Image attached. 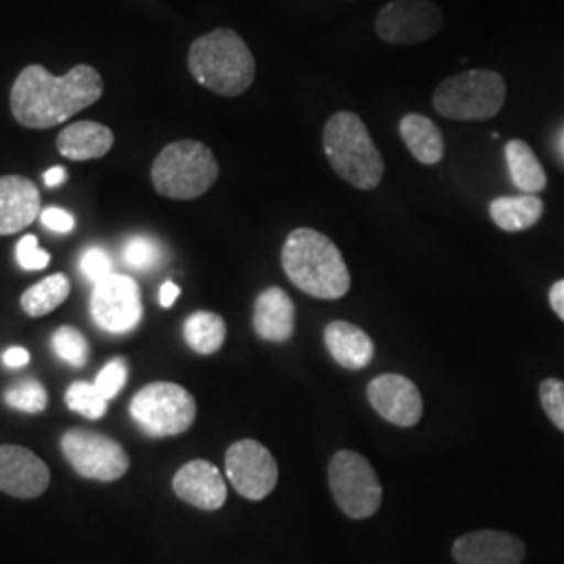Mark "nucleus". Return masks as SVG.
Returning a JSON list of instances; mask_svg holds the SVG:
<instances>
[{
	"label": "nucleus",
	"instance_id": "obj_1",
	"mask_svg": "<svg viewBox=\"0 0 564 564\" xmlns=\"http://www.w3.org/2000/svg\"><path fill=\"white\" fill-rule=\"evenodd\" d=\"M102 97L101 74L93 65H74L65 76H53L42 65L21 69L11 88V113L25 128H55Z\"/></svg>",
	"mask_w": 564,
	"mask_h": 564
},
{
	"label": "nucleus",
	"instance_id": "obj_2",
	"mask_svg": "<svg viewBox=\"0 0 564 564\" xmlns=\"http://www.w3.org/2000/svg\"><path fill=\"white\" fill-rule=\"evenodd\" d=\"M281 263L286 279L316 300H341L351 276L341 251L314 228L293 230L282 245Z\"/></svg>",
	"mask_w": 564,
	"mask_h": 564
},
{
	"label": "nucleus",
	"instance_id": "obj_3",
	"mask_svg": "<svg viewBox=\"0 0 564 564\" xmlns=\"http://www.w3.org/2000/svg\"><path fill=\"white\" fill-rule=\"evenodd\" d=\"M188 69L203 88L220 97H239L256 78V59L235 30H214L191 44Z\"/></svg>",
	"mask_w": 564,
	"mask_h": 564
},
{
	"label": "nucleus",
	"instance_id": "obj_4",
	"mask_svg": "<svg viewBox=\"0 0 564 564\" xmlns=\"http://www.w3.org/2000/svg\"><path fill=\"white\" fill-rule=\"evenodd\" d=\"M323 144L333 172L354 188L372 191L383 181V155L354 111H339L326 121Z\"/></svg>",
	"mask_w": 564,
	"mask_h": 564
},
{
	"label": "nucleus",
	"instance_id": "obj_5",
	"mask_svg": "<svg viewBox=\"0 0 564 564\" xmlns=\"http://www.w3.org/2000/svg\"><path fill=\"white\" fill-rule=\"evenodd\" d=\"M220 176L214 151L199 141L167 144L151 165L155 191L176 202H191L205 195Z\"/></svg>",
	"mask_w": 564,
	"mask_h": 564
},
{
	"label": "nucleus",
	"instance_id": "obj_6",
	"mask_svg": "<svg viewBox=\"0 0 564 564\" xmlns=\"http://www.w3.org/2000/svg\"><path fill=\"white\" fill-rule=\"evenodd\" d=\"M506 102V82L491 69H468L442 82L433 95L440 116L456 121L496 118Z\"/></svg>",
	"mask_w": 564,
	"mask_h": 564
},
{
	"label": "nucleus",
	"instance_id": "obj_7",
	"mask_svg": "<svg viewBox=\"0 0 564 564\" xmlns=\"http://www.w3.org/2000/svg\"><path fill=\"white\" fill-rule=\"evenodd\" d=\"M128 410L142 433L155 440L182 435L197 419L195 398L181 384L165 381L144 384Z\"/></svg>",
	"mask_w": 564,
	"mask_h": 564
},
{
	"label": "nucleus",
	"instance_id": "obj_8",
	"mask_svg": "<svg viewBox=\"0 0 564 564\" xmlns=\"http://www.w3.org/2000/svg\"><path fill=\"white\" fill-rule=\"evenodd\" d=\"M328 487L335 505L354 521L370 519L383 505V485L362 454L341 449L328 464Z\"/></svg>",
	"mask_w": 564,
	"mask_h": 564
},
{
	"label": "nucleus",
	"instance_id": "obj_9",
	"mask_svg": "<svg viewBox=\"0 0 564 564\" xmlns=\"http://www.w3.org/2000/svg\"><path fill=\"white\" fill-rule=\"evenodd\" d=\"M61 452L80 477L99 484H113L130 468V456L123 445L90 429L76 426L65 431L61 435Z\"/></svg>",
	"mask_w": 564,
	"mask_h": 564
},
{
	"label": "nucleus",
	"instance_id": "obj_10",
	"mask_svg": "<svg viewBox=\"0 0 564 564\" xmlns=\"http://www.w3.org/2000/svg\"><path fill=\"white\" fill-rule=\"evenodd\" d=\"M90 316L109 335H128L142 321V295L139 282L128 274L113 272L97 282L90 293Z\"/></svg>",
	"mask_w": 564,
	"mask_h": 564
},
{
	"label": "nucleus",
	"instance_id": "obj_11",
	"mask_svg": "<svg viewBox=\"0 0 564 564\" xmlns=\"http://www.w3.org/2000/svg\"><path fill=\"white\" fill-rule=\"evenodd\" d=\"M442 25L444 11L433 0H391L375 20L381 41L403 46L431 41Z\"/></svg>",
	"mask_w": 564,
	"mask_h": 564
},
{
	"label": "nucleus",
	"instance_id": "obj_12",
	"mask_svg": "<svg viewBox=\"0 0 564 564\" xmlns=\"http://www.w3.org/2000/svg\"><path fill=\"white\" fill-rule=\"evenodd\" d=\"M226 477L237 494L260 502L279 484V464L270 449L256 440H239L226 452Z\"/></svg>",
	"mask_w": 564,
	"mask_h": 564
},
{
	"label": "nucleus",
	"instance_id": "obj_13",
	"mask_svg": "<svg viewBox=\"0 0 564 564\" xmlns=\"http://www.w3.org/2000/svg\"><path fill=\"white\" fill-rule=\"evenodd\" d=\"M375 412L395 426H414L423 416V395L414 381L403 375H379L366 389Z\"/></svg>",
	"mask_w": 564,
	"mask_h": 564
},
{
	"label": "nucleus",
	"instance_id": "obj_14",
	"mask_svg": "<svg viewBox=\"0 0 564 564\" xmlns=\"http://www.w3.org/2000/svg\"><path fill=\"white\" fill-rule=\"evenodd\" d=\"M51 484V470L32 449L0 445V491L20 500L41 498Z\"/></svg>",
	"mask_w": 564,
	"mask_h": 564
},
{
	"label": "nucleus",
	"instance_id": "obj_15",
	"mask_svg": "<svg viewBox=\"0 0 564 564\" xmlns=\"http://www.w3.org/2000/svg\"><path fill=\"white\" fill-rule=\"evenodd\" d=\"M452 556L458 564H521L524 544L512 533L484 529L460 535L452 545Z\"/></svg>",
	"mask_w": 564,
	"mask_h": 564
},
{
	"label": "nucleus",
	"instance_id": "obj_16",
	"mask_svg": "<svg viewBox=\"0 0 564 564\" xmlns=\"http://www.w3.org/2000/svg\"><path fill=\"white\" fill-rule=\"evenodd\" d=\"M172 489L182 502L207 512L220 510L228 498L223 473L207 460H191L181 466L172 479Z\"/></svg>",
	"mask_w": 564,
	"mask_h": 564
},
{
	"label": "nucleus",
	"instance_id": "obj_17",
	"mask_svg": "<svg viewBox=\"0 0 564 564\" xmlns=\"http://www.w3.org/2000/svg\"><path fill=\"white\" fill-rule=\"evenodd\" d=\"M41 191L23 176H0V237L25 230L41 218Z\"/></svg>",
	"mask_w": 564,
	"mask_h": 564
},
{
	"label": "nucleus",
	"instance_id": "obj_18",
	"mask_svg": "<svg viewBox=\"0 0 564 564\" xmlns=\"http://www.w3.org/2000/svg\"><path fill=\"white\" fill-rule=\"evenodd\" d=\"M295 303L281 286H268L253 303V330L268 343H286L295 335Z\"/></svg>",
	"mask_w": 564,
	"mask_h": 564
},
{
	"label": "nucleus",
	"instance_id": "obj_19",
	"mask_svg": "<svg viewBox=\"0 0 564 564\" xmlns=\"http://www.w3.org/2000/svg\"><path fill=\"white\" fill-rule=\"evenodd\" d=\"M324 345L330 358L345 370H364L375 360V343L356 324L345 321L326 324Z\"/></svg>",
	"mask_w": 564,
	"mask_h": 564
},
{
	"label": "nucleus",
	"instance_id": "obj_20",
	"mask_svg": "<svg viewBox=\"0 0 564 564\" xmlns=\"http://www.w3.org/2000/svg\"><path fill=\"white\" fill-rule=\"evenodd\" d=\"M116 142L111 128L99 121H76L65 126L57 137L61 155L72 162H88L105 158Z\"/></svg>",
	"mask_w": 564,
	"mask_h": 564
},
{
	"label": "nucleus",
	"instance_id": "obj_21",
	"mask_svg": "<svg viewBox=\"0 0 564 564\" xmlns=\"http://www.w3.org/2000/svg\"><path fill=\"white\" fill-rule=\"evenodd\" d=\"M400 134L416 162L423 165H437L444 160V134L431 118L421 113L403 116L400 121Z\"/></svg>",
	"mask_w": 564,
	"mask_h": 564
},
{
	"label": "nucleus",
	"instance_id": "obj_22",
	"mask_svg": "<svg viewBox=\"0 0 564 564\" xmlns=\"http://www.w3.org/2000/svg\"><path fill=\"white\" fill-rule=\"evenodd\" d=\"M489 216L505 232H523L544 216V202L538 195L498 197L489 203Z\"/></svg>",
	"mask_w": 564,
	"mask_h": 564
},
{
	"label": "nucleus",
	"instance_id": "obj_23",
	"mask_svg": "<svg viewBox=\"0 0 564 564\" xmlns=\"http://www.w3.org/2000/svg\"><path fill=\"white\" fill-rule=\"evenodd\" d=\"M506 163L510 170V178L523 191L524 195H538L547 186V176L533 149L521 141L512 139L506 142Z\"/></svg>",
	"mask_w": 564,
	"mask_h": 564
},
{
	"label": "nucleus",
	"instance_id": "obj_24",
	"mask_svg": "<svg viewBox=\"0 0 564 564\" xmlns=\"http://www.w3.org/2000/svg\"><path fill=\"white\" fill-rule=\"evenodd\" d=\"M182 335L186 345L199 354V356H214L223 349L226 341V323L223 316L214 314V312H195L191 314L184 326H182Z\"/></svg>",
	"mask_w": 564,
	"mask_h": 564
},
{
	"label": "nucleus",
	"instance_id": "obj_25",
	"mask_svg": "<svg viewBox=\"0 0 564 564\" xmlns=\"http://www.w3.org/2000/svg\"><path fill=\"white\" fill-rule=\"evenodd\" d=\"M72 293V282L65 274H53L44 281L32 284L23 295H21V310L30 318H42L51 312H55L61 303L69 297Z\"/></svg>",
	"mask_w": 564,
	"mask_h": 564
},
{
	"label": "nucleus",
	"instance_id": "obj_26",
	"mask_svg": "<svg viewBox=\"0 0 564 564\" xmlns=\"http://www.w3.org/2000/svg\"><path fill=\"white\" fill-rule=\"evenodd\" d=\"M2 400L11 410L25 412V414H41L48 405V393L41 381L21 379L18 383L9 384L4 389Z\"/></svg>",
	"mask_w": 564,
	"mask_h": 564
},
{
	"label": "nucleus",
	"instance_id": "obj_27",
	"mask_svg": "<svg viewBox=\"0 0 564 564\" xmlns=\"http://www.w3.org/2000/svg\"><path fill=\"white\" fill-rule=\"evenodd\" d=\"M65 405L82 416H86L88 421H99L107 414L109 400L102 398L97 384L76 381V383L69 384L65 391Z\"/></svg>",
	"mask_w": 564,
	"mask_h": 564
},
{
	"label": "nucleus",
	"instance_id": "obj_28",
	"mask_svg": "<svg viewBox=\"0 0 564 564\" xmlns=\"http://www.w3.org/2000/svg\"><path fill=\"white\" fill-rule=\"evenodd\" d=\"M123 263L137 272H153L163 262V247L151 237H130L121 249Z\"/></svg>",
	"mask_w": 564,
	"mask_h": 564
},
{
	"label": "nucleus",
	"instance_id": "obj_29",
	"mask_svg": "<svg viewBox=\"0 0 564 564\" xmlns=\"http://www.w3.org/2000/svg\"><path fill=\"white\" fill-rule=\"evenodd\" d=\"M51 347L61 362L69 364L72 368H82L88 364L90 347L86 337L74 326H59L51 337Z\"/></svg>",
	"mask_w": 564,
	"mask_h": 564
},
{
	"label": "nucleus",
	"instance_id": "obj_30",
	"mask_svg": "<svg viewBox=\"0 0 564 564\" xmlns=\"http://www.w3.org/2000/svg\"><path fill=\"white\" fill-rule=\"evenodd\" d=\"M128 362L126 358H113L102 366L101 372L97 375V389L101 391L105 400H113L121 393V389L128 383Z\"/></svg>",
	"mask_w": 564,
	"mask_h": 564
},
{
	"label": "nucleus",
	"instance_id": "obj_31",
	"mask_svg": "<svg viewBox=\"0 0 564 564\" xmlns=\"http://www.w3.org/2000/svg\"><path fill=\"white\" fill-rule=\"evenodd\" d=\"M80 274L93 286L113 274V260L102 247H88L80 258Z\"/></svg>",
	"mask_w": 564,
	"mask_h": 564
},
{
	"label": "nucleus",
	"instance_id": "obj_32",
	"mask_svg": "<svg viewBox=\"0 0 564 564\" xmlns=\"http://www.w3.org/2000/svg\"><path fill=\"white\" fill-rule=\"evenodd\" d=\"M540 402L550 423L564 433V381L545 379L540 384Z\"/></svg>",
	"mask_w": 564,
	"mask_h": 564
},
{
	"label": "nucleus",
	"instance_id": "obj_33",
	"mask_svg": "<svg viewBox=\"0 0 564 564\" xmlns=\"http://www.w3.org/2000/svg\"><path fill=\"white\" fill-rule=\"evenodd\" d=\"M15 258L20 263L21 270L25 272H36V270H44L51 263V253H46L41 249L39 239L34 235H25L18 247H15Z\"/></svg>",
	"mask_w": 564,
	"mask_h": 564
},
{
	"label": "nucleus",
	"instance_id": "obj_34",
	"mask_svg": "<svg viewBox=\"0 0 564 564\" xmlns=\"http://www.w3.org/2000/svg\"><path fill=\"white\" fill-rule=\"evenodd\" d=\"M41 223L44 224V228L57 232V235H67L76 228V220L69 212L61 209V207H46L42 209Z\"/></svg>",
	"mask_w": 564,
	"mask_h": 564
},
{
	"label": "nucleus",
	"instance_id": "obj_35",
	"mask_svg": "<svg viewBox=\"0 0 564 564\" xmlns=\"http://www.w3.org/2000/svg\"><path fill=\"white\" fill-rule=\"evenodd\" d=\"M2 364L7 368H23L30 364V354L28 349L23 347H9L4 354H2Z\"/></svg>",
	"mask_w": 564,
	"mask_h": 564
},
{
	"label": "nucleus",
	"instance_id": "obj_36",
	"mask_svg": "<svg viewBox=\"0 0 564 564\" xmlns=\"http://www.w3.org/2000/svg\"><path fill=\"white\" fill-rule=\"evenodd\" d=\"M547 300H550V307L554 310V314L564 323V281L554 282L550 286Z\"/></svg>",
	"mask_w": 564,
	"mask_h": 564
},
{
	"label": "nucleus",
	"instance_id": "obj_37",
	"mask_svg": "<svg viewBox=\"0 0 564 564\" xmlns=\"http://www.w3.org/2000/svg\"><path fill=\"white\" fill-rule=\"evenodd\" d=\"M181 297V286L176 282L165 281L160 289V303L162 307H172Z\"/></svg>",
	"mask_w": 564,
	"mask_h": 564
},
{
	"label": "nucleus",
	"instance_id": "obj_38",
	"mask_svg": "<svg viewBox=\"0 0 564 564\" xmlns=\"http://www.w3.org/2000/svg\"><path fill=\"white\" fill-rule=\"evenodd\" d=\"M65 181H67V172H65V167H61V165H55V167H51L48 172H44V182H46V186H51V188L59 186V184H63Z\"/></svg>",
	"mask_w": 564,
	"mask_h": 564
}]
</instances>
